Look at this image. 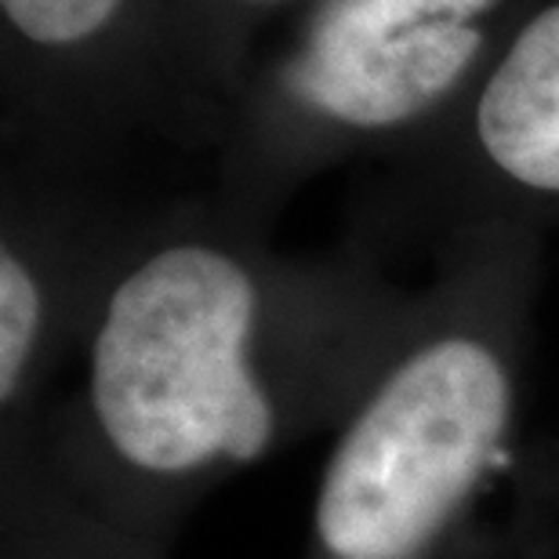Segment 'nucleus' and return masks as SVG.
Listing matches in <instances>:
<instances>
[{
  "instance_id": "nucleus-4",
  "label": "nucleus",
  "mask_w": 559,
  "mask_h": 559,
  "mask_svg": "<svg viewBox=\"0 0 559 559\" xmlns=\"http://www.w3.org/2000/svg\"><path fill=\"white\" fill-rule=\"evenodd\" d=\"M0 81L37 131L182 117L171 0H0Z\"/></svg>"
},
{
  "instance_id": "nucleus-2",
  "label": "nucleus",
  "mask_w": 559,
  "mask_h": 559,
  "mask_svg": "<svg viewBox=\"0 0 559 559\" xmlns=\"http://www.w3.org/2000/svg\"><path fill=\"white\" fill-rule=\"evenodd\" d=\"M531 0H306L243 81L226 131L265 156L443 128Z\"/></svg>"
},
{
  "instance_id": "nucleus-5",
  "label": "nucleus",
  "mask_w": 559,
  "mask_h": 559,
  "mask_svg": "<svg viewBox=\"0 0 559 559\" xmlns=\"http://www.w3.org/2000/svg\"><path fill=\"white\" fill-rule=\"evenodd\" d=\"M443 128H462L479 167L501 186L559 200V0H531Z\"/></svg>"
},
{
  "instance_id": "nucleus-7",
  "label": "nucleus",
  "mask_w": 559,
  "mask_h": 559,
  "mask_svg": "<svg viewBox=\"0 0 559 559\" xmlns=\"http://www.w3.org/2000/svg\"><path fill=\"white\" fill-rule=\"evenodd\" d=\"M44 312H48L44 276L29 262V254L4 237V248H0V393L4 400L15 396L22 374L37 353Z\"/></svg>"
},
{
  "instance_id": "nucleus-6",
  "label": "nucleus",
  "mask_w": 559,
  "mask_h": 559,
  "mask_svg": "<svg viewBox=\"0 0 559 559\" xmlns=\"http://www.w3.org/2000/svg\"><path fill=\"white\" fill-rule=\"evenodd\" d=\"M301 4L306 0H171L182 117L226 128L254 59Z\"/></svg>"
},
{
  "instance_id": "nucleus-1",
  "label": "nucleus",
  "mask_w": 559,
  "mask_h": 559,
  "mask_svg": "<svg viewBox=\"0 0 559 559\" xmlns=\"http://www.w3.org/2000/svg\"><path fill=\"white\" fill-rule=\"evenodd\" d=\"M262 287L215 237L156 243L109 287L92 345V404L106 440L145 473L243 465L273 440L251 371Z\"/></svg>"
},
{
  "instance_id": "nucleus-3",
  "label": "nucleus",
  "mask_w": 559,
  "mask_h": 559,
  "mask_svg": "<svg viewBox=\"0 0 559 559\" xmlns=\"http://www.w3.org/2000/svg\"><path fill=\"white\" fill-rule=\"evenodd\" d=\"M512 411L501 356L440 334L367 400L334 447L317 501L331 559H415L495 462Z\"/></svg>"
}]
</instances>
